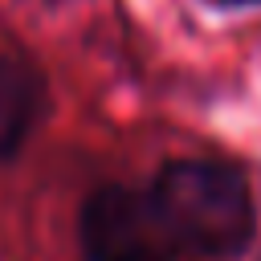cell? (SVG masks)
Wrapping results in <instances>:
<instances>
[{"label":"cell","instance_id":"4","mask_svg":"<svg viewBox=\"0 0 261 261\" xmlns=\"http://www.w3.org/2000/svg\"><path fill=\"white\" fill-rule=\"evenodd\" d=\"M220 4H261V0H220Z\"/></svg>","mask_w":261,"mask_h":261},{"label":"cell","instance_id":"2","mask_svg":"<svg viewBox=\"0 0 261 261\" xmlns=\"http://www.w3.org/2000/svg\"><path fill=\"white\" fill-rule=\"evenodd\" d=\"M77 245L86 261H179L184 249L155 204L151 188H94L77 212Z\"/></svg>","mask_w":261,"mask_h":261},{"label":"cell","instance_id":"1","mask_svg":"<svg viewBox=\"0 0 261 261\" xmlns=\"http://www.w3.org/2000/svg\"><path fill=\"white\" fill-rule=\"evenodd\" d=\"M151 196L192 257L232 261L253 245L257 208L249 179L220 159H171L155 171Z\"/></svg>","mask_w":261,"mask_h":261},{"label":"cell","instance_id":"3","mask_svg":"<svg viewBox=\"0 0 261 261\" xmlns=\"http://www.w3.org/2000/svg\"><path fill=\"white\" fill-rule=\"evenodd\" d=\"M45 77L20 57H0V159H12L45 114Z\"/></svg>","mask_w":261,"mask_h":261}]
</instances>
